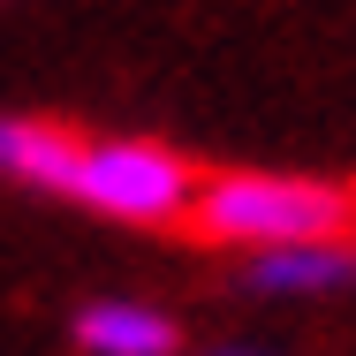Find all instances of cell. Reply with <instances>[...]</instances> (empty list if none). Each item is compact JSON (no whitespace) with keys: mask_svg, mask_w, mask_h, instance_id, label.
<instances>
[{"mask_svg":"<svg viewBox=\"0 0 356 356\" xmlns=\"http://www.w3.org/2000/svg\"><path fill=\"white\" fill-rule=\"evenodd\" d=\"M190 227L235 250H296V243H341L356 227V190L311 182V175H213L190 197Z\"/></svg>","mask_w":356,"mask_h":356,"instance_id":"1","label":"cell"},{"mask_svg":"<svg viewBox=\"0 0 356 356\" xmlns=\"http://www.w3.org/2000/svg\"><path fill=\"white\" fill-rule=\"evenodd\" d=\"M69 197L106 220H175V213H190L197 182H190V159L167 152V144L106 137V144H83V167H76Z\"/></svg>","mask_w":356,"mask_h":356,"instance_id":"2","label":"cell"},{"mask_svg":"<svg viewBox=\"0 0 356 356\" xmlns=\"http://www.w3.org/2000/svg\"><path fill=\"white\" fill-rule=\"evenodd\" d=\"M83 144L76 129L61 122H38V114H0V175H15V182H31V190H61L69 197L76 167H83Z\"/></svg>","mask_w":356,"mask_h":356,"instance_id":"3","label":"cell"},{"mask_svg":"<svg viewBox=\"0 0 356 356\" xmlns=\"http://www.w3.org/2000/svg\"><path fill=\"white\" fill-rule=\"evenodd\" d=\"M250 288H273V296H334L356 288V250L349 243H296V250H258L243 266Z\"/></svg>","mask_w":356,"mask_h":356,"instance_id":"4","label":"cell"},{"mask_svg":"<svg viewBox=\"0 0 356 356\" xmlns=\"http://www.w3.org/2000/svg\"><path fill=\"white\" fill-rule=\"evenodd\" d=\"M76 341L91 356H175V318L152 311V303H129V296H106L76 318Z\"/></svg>","mask_w":356,"mask_h":356,"instance_id":"5","label":"cell"},{"mask_svg":"<svg viewBox=\"0 0 356 356\" xmlns=\"http://www.w3.org/2000/svg\"><path fill=\"white\" fill-rule=\"evenodd\" d=\"M205 356H266V349H205Z\"/></svg>","mask_w":356,"mask_h":356,"instance_id":"6","label":"cell"}]
</instances>
